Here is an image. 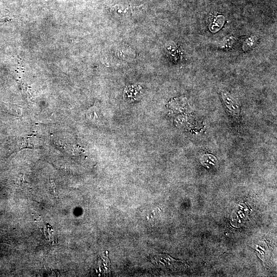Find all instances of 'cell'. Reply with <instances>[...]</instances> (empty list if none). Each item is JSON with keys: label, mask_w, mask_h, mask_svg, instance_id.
Wrapping results in <instances>:
<instances>
[{"label": "cell", "mask_w": 277, "mask_h": 277, "mask_svg": "<svg viewBox=\"0 0 277 277\" xmlns=\"http://www.w3.org/2000/svg\"><path fill=\"white\" fill-rule=\"evenodd\" d=\"M150 260L152 263L159 267L176 270L185 267L183 262L174 260L165 254H155L151 256Z\"/></svg>", "instance_id": "obj_1"}, {"label": "cell", "mask_w": 277, "mask_h": 277, "mask_svg": "<svg viewBox=\"0 0 277 277\" xmlns=\"http://www.w3.org/2000/svg\"><path fill=\"white\" fill-rule=\"evenodd\" d=\"M142 94V88L138 85H129L124 90V97L130 100H137Z\"/></svg>", "instance_id": "obj_2"}, {"label": "cell", "mask_w": 277, "mask_h": 277, "mask_svg": "<svg viewBox=\"0 0 277 277\" xmlns=\"http://www.w3.org/2000/svg\"><path fill=\"white\" fill-rule=\"evenodd\" d=\"M223 98L229 112L233 115H238L239 112V107L231 97L226 93H223Z\"/></svg>", "instance_id": "obj_3"}, {"label": "cell", "mask_w": 277, "mask_h": 277, "mask_svg": "<svg viewBox=\"0 0 277 277\" xmlns=\"http://www.w3.org/2000/svg\"><path fill=\"white\" fill-rule=\"evenodd\" d=\"M225 21L223 15H217L215 17L209 27V29L212 32H215L220 30L224 25Z\"/></svg>", "instance_id": "obj_4"}, {"label": "cell", "mask_w": 277, "mask_h": 277, "mask_svg": "<svg viewBox=\"0 0 277 277\" xmlns=\"http://www.w3.org/2000/svg\"><path fill=\"white\" fill-rule=\"evenodd\" d=\"M49 191L53 196L57 197L56 191V185L54 181L52 179L49 180Z\"/></svg>", "instance_id": "obj_5"}, {"label": "cell", "mask_w": 277, "mask_h": 277, "mask_svg": "<svg viewBox=\"0 0 277 277\" xmlns=\"http://www.w3.org/2000/svg\"><path fill=\"white\" fill-rule=\"evenodd\" d=\"M27 184V182L25 181L24 179V175L23 174H21L19 176V179H18V184L19 186L21 187H23Z\"/></svg>", "instance_id": "obj_6"}]
</instances>
